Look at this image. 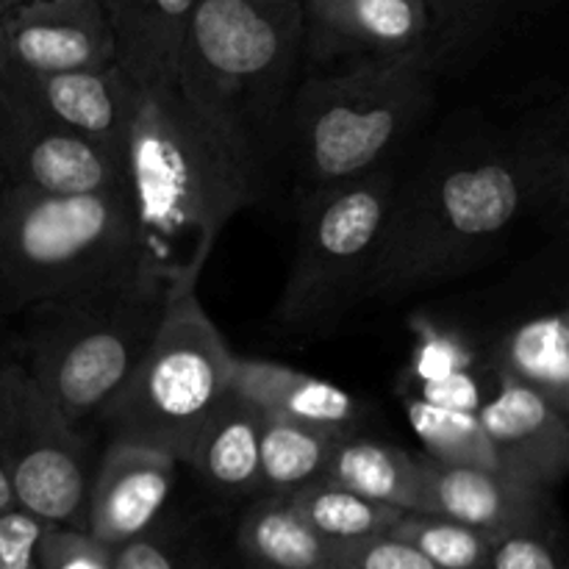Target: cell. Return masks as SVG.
Listing matches in <instances>:
<instances>
[{
	"label": "cell",
	"mask_w": 569,
	"mask_h": 569,
	"mask_svg": "<svg viewBox=\"0 0 569 569\" xmlns=\"http://www.w3.org/2000/svg\"><path fill=\"white\" fill-rule=\"evenodd\" d=\"M348 431L267 420L259 445V481L267 498H287L326 476L331 453Z\"/></svg>",
	"instance_id": "603a6c76"
},
{
	"label": "cell",
	"mask_w": 569,
	"mask_h": 569,
	"mask_svg": "<svg viewBox=\"0 0 569 569\" xmlns=\"http://www.w3.org/2000/svg\"><path fill=\"white\" fill-rule=\"evenodd\" d=\"M426 403L439 406V409H456V411H478L481 409V389L472 381L470 372L461 376L445 378L437 383H422V398Z\"/></svg>",
	"instance_id": "836d02e7"
},
{
	"label": "cell",
	"mask_w": 569,
	"mask_h": 569,
	"mask_svg": "<svg viewBox=\"0 0 569 569\" xmlns=\"http://www.w3.org/2000/svg\"><path fill=\"white\" fill-rule=\"evenodd\" d=\"M398 181L372 170L353 181L311 192L298 222V248L281 298L289 326L320 322L356 287H365L381 248Z\"/></svg>",
	"instance_id": "ba28073f"
},
{
	"label": "cell",
	"mask_w": 569,
	"mask_h": 569,
	"mask_svg": "<svg viewBox=\"0 0 569 569\" xmlns=\"http://www.w3.org/2000/svg\"><path fill=\"white\" fill-rule=\"evenodd\" d=\"M478 420L506 476L542 489L561 481L569 465V420L548 400L522 383L500 378V389L481 403Z\"/></svg>",
	"instance_id": "2e32d148"
},
{
	"label": "cell",
	"mask_w": 569,
	"mask_h": 569,
	"mask_svg": "<svg viewBox=\"0 0 569 569\" xmlns=\"http://www.w3.org/2000/svg\"><path fill=\"white\" fill-rule=\"evenodd\" d=\"M111 569H189L183 556L153 531L111 550Z\"/></svg>",
	"instance_id": "d6a6232c"
},
{
	"label": "cell",
	"mask_w": 569,
	"mask_h": 569,
	"mask_svg": "<svg viewBox=\"0 0 569 569\" xmlns=\"http://www.w3.org/2000/svg\"><path fill=\"white\" fill-rule=\"evenodd\" d=\"M328 569H439L392 533L328 542Z\"/></svg>",
	"instance_id": "83f0119b"
},
{
	"label": "cell",
	"mask_w": 569,
	"mask_h": 569,
	"mask_svg": "<svg viewBox=\"0 0 569 569\" xmlns=\"http://www.w3.org/2000/svg\"><path fill=\"white\" fill-rule=\"evenodd\" d=\"M6 189H9V181H6V172L0 167V211H3V200H6Z\"/></svg>",
	"instance_id": "d590c367"
},
{
	"label": "cell",
	"mask_w": 569,
	"mask_h": 569,
	"mask_svg": "<svg viewBox=\"0 0 569 569\" xmlns=\"http://www.w3.org/2000/svg\"><path fill=\"white\" fill-rule=\"evenodd\" d=\"M233 361L198 292L170 298L150 348L98 411L109 442L142 445L187 465L206 417L231 389Z\"/></svg>",
	"instance_id": "52a82bcc"
},
{
	"label": "cell",
	"mask_w": 569,
	"mask_h": 569,
	"mask_svg": "<svg viewBox=\"0 0 569 569\" xmlns=\"http://www.w3.org/2000/svg\"><path fill=\"white\" fill-rule=\"evenodd\" d=\"M6 70V56H3V42H0V76H3Z\"/></svg>",
	"instance_id": "74e56055"
},
{
	"label": "cell",
	"mask_w": 569,
	"mask_h": 569,
	"mask_svg": "<svg viewBox=\"0 0 569 569\" xmlns=\"http://www.w3.org/2000/svg\"><path fill=\"white\" fill-rule=\"evenodd\" d=\"M500 378L522 383L569 415V326L565 315L531 317L500 345Z\"/></svg>",
	"instance_id": "44dd1931"
},
{
	"label": "cell",
	"mask_w": 569,
	"mask_h": 569,
	"mask_svg": "<svg viewBox=\"0 0 569 569\" xmlns=\"http://www.w3.org/2000/svg\"><path fill=\"white\" fill-rule=\"evenodd\" d=\"M303 78L300 0H194L176 83L261 144Z\"/></svg>",
	"instance_id": "5b68a950"
},
{
	"label": "cell",
	"mask_w": 569,
	"mask_h": 569,
	"mask_svg": "<svg viewBox=\"0 0 569 569\" xmlns=\"http://www.w3.org/2000/svg\"><path fill=\"white\" fill-rule=\"evenodd\" d=\"M0 42L6 67L33 76L114 64L103 0H26L0 17Z\"/></svg>",
	"instance_id": "7c38bea8"
},
{
	"label": "cell",
	"mask_w": 569,
	"mask_h": 569,
	"mask_svg": "<svg viewBox=\"0 0 569 569\" xmlns=\"http://www.w3.org/2000/svg\"><path fill=\"white\" fill-rule=\"evenodd\" d=\"M44 522L14 506L0 515V569H39Z\"/></svg>",
	"instance_id": "4dcf8cb0"
},
{
	"label": "cell",
	"mask_w": 569,
	"mask_h": 569,
	"mask_svg": "<svg viewBox=\"0 0 569 569\" xmlns=\"http://www.w3.org/2000/svg\"><path fill=\"white\" fill-rule=\"evenodd\" d=\"M103 6L122 76L133 87L176 81L194 0H103Z\"/></svg>",
	"instance_id": "e0dca14e"
},
{
	"label": "cell",
	"mask_w": 569,
	"mask_h": 569,
	"mask_svg": "<svg viewBox=\"0 0 569 569\" xmlns=\"http://www.w3.org/2000/svg\"><path fill=\"white\" fill-rule=\"evenodd\" d=\"M9 509H14V500H11V489L6 483L3 470H0V515H6Z\"/></svg>",
	"instance_id": "e575fe53"
},
{
	"label": "cell",
	"mask_w": 569,
	"mask_h": 569,
	"mask_svg": "<svg viewBox=\"0 0 569 569\" xmlns=\"http://www.w3.org/2000/svg\"><path fill=\"white\" fill-rule=\"evenodd\" d=\"M420 515L448 517L487 539L539 531L548 489L498 470L442 467L420 456Z\"/></svg>",
	"instance_id": "9a60e30c"
},
{
	"label": "cell",
	"mask_w": 569,
	"mask_h": 569,
	"mask_svg": "<svg viewBox=\"0 0 569 569\" xmlns=\"http://www.w3.org/2000/svg\"><path fill=\"white\" fill-rule=\"evenodd\" d=\"M395 539L411 545L422 559L431 561L439 569H487L492 539L461 522L437 515H420L406 511L392 526Z\"/></svg>",
	"instance_id": "4316f807"
},
{
	"label": "cell",
	"mask_w": 569,
	"mask_h": 569,
	"mask_svg": "<svg viewBox=\"0 0 569 569\" xmlns=\"http://www.w3.org/2000/svg\"><path fill=\"white\" fill-rule=\"evenodd\" d=\"M548 3L550 0H426L431 20L428 64L437 70V64L478 48L511 20Z\"/></svg>",
	"instance_id": "d4e9b609"
},
{
	"label": "cell",
	"mask_w": 569,
	"mask_h": 569,
	"mask_svg": "<svg viewBox=\"0 0 569 569\" xmlns=\"http://www.w3.org/2000/svg\"><path fill=\"white\" fill-rule=\"evenodd\" d=\"M472 353L459 337L442 331H422L415 350V376L422 383H437L445 378L470 370Z\"/></svg>",
	"instance_id": "f546056e"
},
{
	"label": "cell",
	"mask_w": 569,
	"mask_h": 569,
	"mask_svg": "<svg viewBox=\"0 0 569 569\" xmlns=\"http://www.w3.org/2000/svg\"><path fill=\"white\" fill-rule=\"evenodd\" d=\"M20 3H26V0H0V17H3L6 11H11L14 6H20Z\"/></svg>",
	"instance_id": "8d00e7d4"
},
{
	"label": "cell",
	"mask_w": 569,
	"mask_h": 569,
	"mask_svg": "<svg viewBox=\"0 0 569 569\" xmlns=\"http://www.w3.org/2000/svg\"><path fill=\"white\" fill-rule=\"evenodd\" d=\"M139 270L128 189L44 194L6 189L0 317L111 287Z\"/></svg>",
	"instance_id": "3957f363"
},
{
	"label": "cell",
	"mask_w": 569,
	"mask_h": 569,
	"mask_svg": "<svg viewBox=\"0 0 569 569\" xmlns=\"http://www.w3.org/2000/svg\"><path fill=\"white\" fill-rule=\"evenodd\" d=\"M231 389L253 403L267 420L300 422V426L348 431L356 417V400L345 389L292 370L287 365L261 359L233 361Z\"/></svg>",
	"instance_id": "ac0fdd59"
},
{
	"label": "cell",
	"mask_w": 569,
	"mask_h": 569,
	"mask_svg": "<svg viewBox=\"0 0 569 569\" xmlns=\"http://www.w3.org/2000/svg\"><path fill=\"white\" fill-rule=\"evenodd\" d=\"M237 545L250 569H328V542L283 498L261 495L239 522Z\"/></svg>",
	"instance_id": "7402d4cb"
},
{
	"label": "cell",
	"mask_w": 569,
	"mask_h": 569,
	"mask_svg": "<svg viewBox=\"0 0 569 569\" xmlns=\"http://www.w3.org/2000/svg\"><path fill=\"white\" fill-rule=\"evenodd\" d=\"M126 187L139 270L194 292L222 228L264 192L261 144L176 81L133 87Z\"/></svg>",
	"instance_id": "6da1fadb"
},
{
	"label": "cell",
	"mask_w": 569,
	"mask_h": 569,
	"mask_svg": "<svg viewBox=\"0 0 569 569\" xmlns=\"http://www.w3.org/2000/svg\"><path fill=\"white\" fill-rule=\"evenodd\" d=\"M0 83L50 122L98 144L126 167L133 83L117 64L56 76H33L6 67Z\"/></svg>",
	"instance_id": "5bb4252c"
},
{
	"label": "cell",
	"mask_w": 569,
	"mask_h": 569,
	"mask_svg": "<svg viewBox=\"0 0 569 569\" xmlns=\"http://www.w3.org/2000/svg\"><path fill=\"white\" fill-rule=\"evenodd\" d=\"M39 569H111V550L76 528L48 526L39 542Z\"/></svg>",
	"instance_id": "f1b7e54d"
},
{
	"label": "cell",
	"mask_w": 569,
	"mask_h": 569,
	"mask_svg": "<svg viewBox=\"0 0 569 569\" xmlns=\"http://www.w3.org/2000/svg\"><path fill=\"white\" fill-rule=\"evenodd\" d=\"M553 176L533 144H483L420 172L395 192L367 292L392 300L465 276L548 192Z\"/></svg>",
	"instance_id": "7a4b0ae2"
},
{
	"label": "cell",
	"mask_w": 569,
	"mask_h": 569,
	"mask_svg": "<svg viewBox=\"0 0 569 569\" xmlns=\"http://www.w3.org/2000/svg\"><path fill=\"white\" fill-rule=\"evenodd\" d=\"M487 569H561V561L542 531H522L495 539Z\"/></svg>",
	"instance_id": "1f68e13d"
},
{
	"label": "cell",
	"mask_w": 569,
	"mask_h": 569,
	"mask_svg": "<svg viewBox=\"0 0 569 569\" xmlns=\"http://www.w3.org/2000/svg\"><path fill=\"white\" fill-rule=\"evenodd\" d=\"M264 431V415L253 403L228 389L226 398L206 417L198 431L187 465L226 495L261 492L259 445Z\"/></svg>",
	"instance_id": "d6986e66"
},
{
	"label": "cell",
	"mask_w": 569,
	"mask_h": 569,
	"mask_svg": "<svg viewBox=\"0 0 569 569\" xmlns=\"http://www.w3.org/2000/svg\"><path fill=\"white\" fill-rule=\"evenodd\" d=\"M300 11L309 72L406 59L428 64L431 20L426 0H300Z\"/></svg>",
	"instance_id": "30bf717a"
},
{
	"label": "cell",
	"mask_w": 569,
	"mask_h": 569,
	"mask_svg": "<svg viewBox=\"0 0 569 569\" xmlns=\"http://www.w3.org/2000/svg\"><path fill=\"white\" fill-rule=\"evenodd\" d=\"M406 415L411 428L426 445V459L442 467H476V470H500L498 453L483 433L478 411L439 409L426 400H406Z\"/></svg>",
	"instance_id": "484cf974"
},
{
	"label": "cell",
	"mask_w": 569,
	"mask_h": 569,
	"mask_svg": "<svg viewBox=\"0 0 569 569\" xmlns=\"http://www.w3.org/2000/svg\"><path fill=\"white\" fill-rule=\"evenodd\" d=\"M431 76L422 59L306 72L287 120L298 176L311 192L378 170L431 103Z\"/></svg>",
	"instance_id": "8992f818"
},
{
	"label": "cell",
	"mask_w": 569,
	"mask_h": 569,
	"mask_svg": "<svg viewBox=\"0 0 569 569\" xmlns=\"http://www.w3.org/2000/svg\"><path fill=\"white\" fill-rule=\"evenodd\" d=\"M0 470L17 509L44 526L81 531L92 481L87 442L17 353H0Z\"/></svg>",
	"instance_id": "9c48e42d"
},
{
	"label": "cell",
	"mask_w": 569,
	"mask_h": 569,
	"mask_svg": "<svg viewBox=\"0 0 569 569\" xmlns=\"http://www.w3.org/2000/svg\"><path fill=\"white\" fill-rule=\"evenodd\" d=\"M167 303L170 289L137 270L111 287L37 306L22 311L26 331L17 359L53 409L83 428L128 381Z\"/></svg>",
	"instance_id": "277c9868"
},
{
	"label": "cell",
	"mask_w": 569,
	"mask_h": 569,
	"mask_svg": "<svg viewBox=\"0 0 569 569\" xmlns=\"http://www.w3.org/2000/svg\"><path fill=\"white\" fill-rule=\"evenodd\" d=\"M0 167L9 187L44 194H94L126 187V167L56 126L0 83Z\"/></svg>",
	"instance_id": "8fae6325"
},
{
	"label": "cell",
	"mask_w": 569,
	"mask_h": 569,
	"mask_svg": "<svg viewBox=\"0 0 569 569\" xmlns=\"http://www.w3.org/2000/svg\"><path fill=\"white\" fill-rule=\"evenodd\" d=\"M283 500L326 542H353V539L389 533L395 522L406 515V511L372 503L326 478L287 495Z\"/></svg>",
	"instance_id": "cb8c5ba5"
},
{
	"label": "cell",
	"mask_w": 569,
	"mask_h": 569,
	"mask_svg": "<svg viewBox=\"0 0 569 569\" xmlns=\"http://www.w3.org/2000/svg\"><path fill=\"white\" fill-rule=\"evenodd\" d=\"M322 478L372 503L420 511V456L406 453L395 445L345 433Z\"/></svg>",
	"instance_id": "ffe728a7"
},
{
	"label": "cell",
	"mask_w": 569,
	"mask_h": 569,
	"mask_svg": "<svg viewBox=\"0 0 569 569\" xmlns=\"http://www.w3.org/2000/svg\"><path fill=\"white\" fill-rule=\"evenodd\" d=\"M178 467L159 450L109 442L92 470L81 531L109 550L150 533L176 489Z\"/></svg>",
	"instance_id": "4fadbf2b"
}]
</instances>
